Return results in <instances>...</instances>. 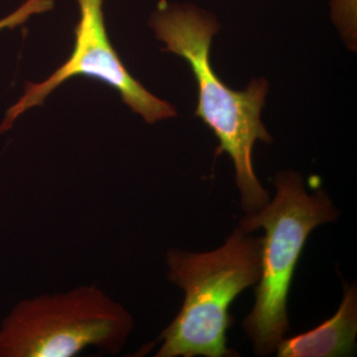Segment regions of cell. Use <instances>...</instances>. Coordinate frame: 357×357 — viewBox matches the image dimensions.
<instances>
[{"mask_svg": "<svg viewBox=\"0 0 357 357\" xmlns=\"http://www.w3.org/2000/svg\"><path fill=\"white\" fill-rule=\"evenodd\" d=\"M79 20L75 28V46L69 59L41 83H26L24 95L7 110L0 134L13 128L26 110L43 105L47 96L73 77H86L107 84L121 95L122 102L148 123L177 115L170 103L160 100L131 76L117 55L105 28L103 0H77Z\"/></svg>", "mask_w": 357, "mask_h": 357, "instance_id": "5", "label": "cell"}, {"mask_svg": "<svg viewBox=\"0 0 357 357\" xmlns=\"http://www.w3.org/2000/svg\"><path fill=\"white\" fill-rule=\"evenodd\" d=\"M357 335V290H344L337 312L309 332L284 338L277 347L279 357L349 356L356 349Z\"/></svg>", "mask_w": 357, "mask_h": 357, "instance_id": "6", "label": "cell"}, {"mask_svg": "<svg viewBox=\"0 0 357 357\" xmlns=\"http://www.w3.org/2000/svg\"><path fill=\"white\" fill-rule=\"evenodd\" d=\"M237 227L222 248L192 253L167 252L168 278L185 293L184 303L172 323L160 335L156 357H225L227 333L232 323L229 307L261 273L262 237L248 236Z\"/></svg>", "mask_w": 357, "mask_h": 357, "instance_id": "2", "label": "cell"}, {"mask_svg": "<svg viewBox=\"0 0 357 357\" xmlns=\"http://www.w3.org/2000/svg\"><path fill=\"white\" fill-rule=\"evenodd\" d=\"M277 192L258 213L246 215L239 227L246 232L263 227L261 273L256 301L243 328L257 356H269L289 330L287 301L294 272L310 234L337 220L338 213L323 190L307 194L298 174L281 173Z\"/></svg>", "mask_w": 357, "mask_h": 357, "instance_id": "3", "label": "cell"}, {"mask_svg": "<svg viewBox=\"0 0 357 357\" xmlns=\"http://www.w3.org/2000/svg\"><path fill=\"white\" fill-rule=\"evenodd\" d=\"M333 20L344 29L352 30L356 20V0H331Z\"/></svg>", "mask_w": 357, "mask_h": 357, "instance_id": "8", "label": "cell"}, {"mask_svg": "<svg viewBox=\"0 0 357 357\" xmlns=\"http://www.w3.org/2000/svg\"><path fill=\"white\" fill-rule=\"evenodd\" d=\"M133 330L130 312L96 285L18 303L0 326V357H74L89 347L119 354Z\"/></svg>", "mask_w": 357, "mask_h": 357, "instance_id": "4", "label": "cell"}, {"mask_svg": "<svg viewBox=\"0 0 357 357\" xmlns=\"http://www.w3.org/2000/svg\"><path fill=\"white\" fill-rule=\"evenodd\" d=\"M150 26L166 51L184 58L199 89L195 115L201 117L220 141L217 154L227 152L236 168V181L246 215L258 213L270 202L256 178L252 163L255 142H271L261 121L268 91L266 79H253L248 89H229L211 64V39L220 29L217 18L194 4H174L155 11Z\"/></svg>", "mask_w": 357, "mask_h": 357, "instance_id": "1", "label": "cell"}, {"mask_svg": "<svg viewBox=\"0 0 357 357\" xmlns=\"http://www.w3.org/2000/svg\"><path fill=\"white\" fill-rule=\"evenodd\" d=\"M53 7V0H26L17 10L0 20V30L6 28L13 29L25 23L34 14L46 13Z\"/></svg>", "mask_w": 357, "mask_h": 357, "instance_id": "7", "label": "cell"}, {"mask_svg": "<svg viewBox=\"0 0 357 357\" xmlns=\"http://www.w3.org/2000/svg\"><path fill=\"white\" fill-rule=\"evenodd\" d=\"M167 6H168V3H167V0H160L158 3V9L165 8Z\"/></svg>", "mask_w": 357, "mask_h": 357, "instance_id": "9", "label": "cell"}]
</instances>
